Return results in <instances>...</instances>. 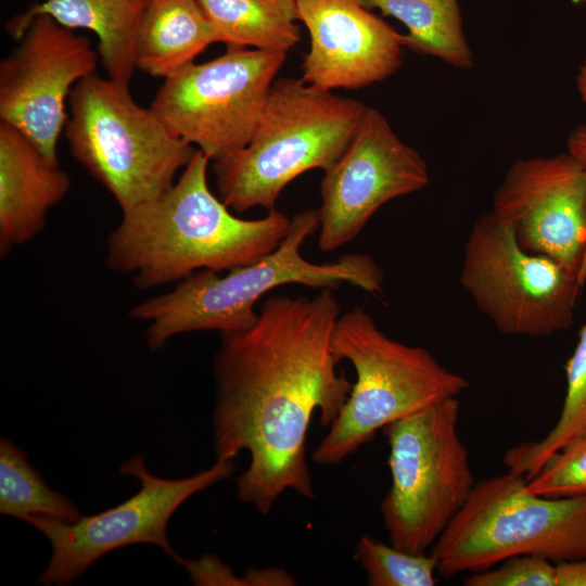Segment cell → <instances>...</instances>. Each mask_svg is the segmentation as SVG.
Masks as SVG:
<instances>
[{"label": "cell", "mask_w": 586, "mask_h": 586, "mask_svg": "<svg viewBox=\"0 0 586 586\" xmlns=\"http://www.w3.org/2000/svg\"><path fill=\"white\" fill-rule=\"evenodd\" d=\"M341 314L333 289L313 297L270 295L252 327L220 334L214 358L215 456L234 461L250 454L237 495L262 514L286 491L315 498L306 454L313 415L319 411L329 428L353 386L333 351Z\"/></svg>", "instance_id": "obj_1"}, {"label": "cell", "mask_w": 586, "mask_h": 586, "mask_svg": "<svg viewBox=\"0 0 586 586\" xmlns=\"http://www.w3.org/2000/svg\"><path fill=\"white\" fill-rule=\"evenodd\" d=\"M209 161L196 149L167 191L123 212L106 240L109 269L151 289L201 269L224 272L250 265L279 246L291 218L277 208L258 219L234 216L209 189Z\"/></svg>", "instance_id": "obj_2"}, {"label": "cell", "mask_w": 586, "mask_h": 586, "mask_svg": "<svg viewBox=\"0 0 586 586\" xmlns=\"http://www.w3.org/2000/svg\"><path fill=\"white\" fill-rule=\"evenodd\" d=\"M318 229L317 209L295 214L279 246L256 263L228 270H198L169 292L138 303L129 310L136 320L149 322L146 344L163 348L175 335L196 331L232 333L252 327L256 304L271 290L286 284L337 289L343 283L380 294L384 272L367 254H346L335 262L316 264L302 255L305 240Z\"/></svg>", "instance_id": "obj_3"}, {"label": "cell", "mask_w": 586, "mask_h": 586, "mask_svg": "<svg viewBox=\"0 0 586 586\" xmlns=\"http://www.w3.org/2000/svg\"><path fill=\"white\" fill-rule=\"evenodd\" d=\"M367 107L302 78L276 79L249 143L213 161L217 195L237 213L276 209L291 181L335 164Z\"/></svg>", "instance_id": "obj_4"}, {"label": "cell", "mask_w": 586, "mask_h": 586, "mask_svg": "<svg viewBox=\"0 0 586 586\" xmlns=\"http://www.w3.org/2000/svg\"><path fill=\"white\" fill-rule=\"evenodd\" d=\"M333 351L348 360L356 381L313 461L334 466L371 442L385 425L458 397L469 381L445 368L428 349L384 334L362 307L341 314L333 332Z\"/></svg>", "instance_id": "obj_5"}, {"label": "cell", "mask_w": 586, "mask_h": 586, "mask_svg": "<svg viewBox=\"0 0 586 586\" xmlns=\"http://www.w3.org/2000/svg\"><path fill=\"white\" fill-rule=\"evenodd\" d=\"M68 103L71 153L122 212L167 191L196 150L138 104L128 84L92 74L74 86Z\"/></svg>", "instance_id": "obj_6"}, {"label": "cell", "mask_w": 586, "mask_h": 586, "mask_svg": "<svg viewBox=\"0 0 586 586\" xmlns=\"http://www.w3.org/2000/svg\"><path fill=\"white\" fill-rule=\"evenodd\" d=\"M430 553L446 578L519 555L553 563L586 558V496H538L525 476L509 471L483 479Z\"/></svg>", "instance_id": "obj_7"}, {"label": "cell", "mask_w": 586, "mask_h": 586, "mask_svg": "<svg viewBox=\"0 0 586 586\" xmlns=\"http://www.w3.org/2000/svg\"><path fill=\"white\" fill-rule=\"evenodd\" d=\"M459 410L458 397H451L382 429L392 483L380 510L390 542L399 549L430 550L474 488Z\"/></svg>", "instance_id": "obj_8"}, {"label": "cell", "mask_w": 586, "mask_h": 586, "mask_svg": "<svg viewBox=\"0 0 586 586\" xmlns=\"http://www.w3.org/2000/svg\"><path fill=\"white\" fill-rule=\"evenodd\" d=\"M459 282L499 332L544 337L572 326L586 281L578 271L523 250L511 228L488 211L470 230Z\"/></svg>", "instance_id": "obj_9"}, {"label": "cell", "mask_w": 586, "mask_h": 586, "mask_svg": "<svg viewBox=\"0 0 586 586\" xmlns=\"http://www.w3.org/2000/svg\"><path fill=\"white\" fill-rule=\"evenodd\" d=\"M285 52L226 47L164 78L151 109L182 140L215 161L250 141Z\"/></svg>", "instance_id": "obj_10"}, {"label": "cell", "mask_w": 586, "mask_h": 586, "mask_svg": "<svg viewBox=\"0 0 586 586\" xmlns=\"http://www.w3.org/2000/svg\"><path fill=\"white\" fill-rule=\"evenodd\" d=\"M233 461L216 460L211 468L183 479H164L150 473L141 456L123 463L120 474L140 481V491L117 506L94 515H80L65 522L48 515H30L28 522L51 545L42 585H68L105 553L132 544H153L182 565V559L168 542L167 524L175 511L191 496L230 477Z\"/></svg>", "instance_id": "obj_11"}, {"label": "cell", "mask_w": 586, "mask_h": 586, "mask_svg": "<svg viewBox=\"0 0 586 586\" xmlns=\"http://www.w3.org/2000/svg\"><path fill=\"white\" fill-rule=\"evenodd\" d=\"M429 181L422 155L396 135L379 110L367 107L351 143L320 182V251L347 244L381 206L424 189Z\"/></svg>", "instance_id": "obj_12"}, {"label": "cell", "mask_w": 586, "mask_h": 586, "mask_svg": "<svg viewBox=\"0 0 586 586\" xmlns=\"http://www.w3.org/2000/svg\"><path fill=\"white\" fill-rule=\"evenodd\" d=\"M17 48L0 62V122L25 133L52 161L74 86L100 60L90 40L49 15L34 17Z\"/></svg>", "instance_id": "obj_13"}, {"label": "cell", "mask_w": 586, "mask_h": 586, "mask_svg": "<svg viewBox=\"0 0 586 586\" xmlns=\"http://www.w3.org/2000/svg\"><path fill=\"white\" fill-rule=\"evenodd\" d=\"M491 211L523 250L559 262L586 281V176L568 152L513 162Z\"/></svg>", "instance_id": "obj_14"}, {"label": "cell", "mask_w": 586, "mask_h": 586, "mask_svg": "<svg viewBox=\"0 0 586 586\" xmlns=\"http://www.w3.org/2000/svg\"><path fill=\"white\" fill-rule=\"evenodd\" d=\"M309 35L302 79L322 90H357L381 82L402 65L404 34L360 0H297Z\"/></svg>", "instance_id": "obj_15"}, {"label": "cell", "mask_w": 586, "mask_h": 586, "mask_svg": "<svg viewBox=\"0 0 586 586\" xmlns=\"http://www.w3.org/2000/svg\"><path fill=\"white\" fill-rule=\"evenodd\" d=\"M71 178L25 133L0 122V251L33 240L50 208L68 193Z\"/></svg>", "instance_id": "obj_16"}, {"label": "cell", "mask_w": 586, "mask_h": 586, "mask_svg": "<svg viewBox=\"0 0 586 586\" xmlns=\"http://www.w3.org/2000/svg\"><path fill=\"white\" fill-rule=\"evenodd\" d=\"M148 0H43L8 24L20 38L28 23L44 14L72 29H88L98 38L100 62L107 77L129 84L136 64V42Z\"/></svg>", "instance_id": "obj_17"}, {"label": "cell", "mask_w": 586, "mask_h": 586, "mask_svg": "<svg viewBox=\"0 0 586 586\" xmlns=\"http://www.w3.org/2000/svg\"><path fill=\"white\" fill-rule=\"evenodd\" d=\"M218 37L198 0H148L136 42L137 69L166 78Z\"/></svg>", "instance_id": "obj_18"}, {"label": "cell", "mask_w": 586, "mask_h": 586, "mask_svg": "<svg viewBox=\"0 0 586 586\" xmlns=\"http://www.w3.org/2000/svg\"><path fill=\"white\" fill-rule=\"evenodd\" d=\"M226 47L290 51L301 41L297 0H198Z\"/></svg>", "instance_id": "obj_19"}, {"label": "cell", "mask_w": 586, "mask_h": 586, "mask_svg": "<svg viewBox=\"0 0 586 586\" xmlns=\"http://www.w3.org/2000/svg\"><path fill=\"white\" fill-rule=\"evenodd\" d=\"M370 10L400 22L408 30L404 47L469 69L473 53L463 31L459 0H360Z\"/></svg>", "instance_id": "obj_20"}, {"label": "cell", "mask_w": 586, "mask_h": 586, "mask_svg": "<svg viewBox=\"0 0 586 586\" xmlns=\"http://www.w3.org/2000/svg\"><path fill=\"white\" fill-rule=\"evenodd\" d=\"M564 370L566 391L558 421L543 438L509 448L502 458L507 471L528 480L550 455L586 436V321Z\"/></svg>", "instance_id": "obj_21"}, {"label": "cell", "mask_w": 586, "mask_h": 586, "mask_svg": "<svg viewBox=\"0 0 586 586\" xmlns=\"http://www.w3.org/2000/svg\"><path fill=\"white\" fill-rule=\"evenodd\" d=\"M0 512L23 521L41 514L74 522L81 515L73 502L46 485L27 455L3 437L0 442Z\"/></svg>", "instance_id": "obj_22"}, {"label": "cell", "mask_w": 586, "mask_h": 586, "mask_svg": "<svg viewBox=\"0 0 586 586\" xmlns=\"http://www.w3.org/2000/svg\"><path fill=\"white\" fill-rule=\"evenodd\" d=\"M355 558L366 571L370 586H434L437 582L433 555L412 553L370 535L358 539Z\"/></svg>", "instance_id": "obj_23"}, {"label": "cell", "mask_w": 586, "mask_h": 586, "mask_svg": "<svg viewBox=\"0 0 586 586\" xmlns=\"http://www.w3.org/2000/svg\"><path fill=\"white\" fill-rule=\"evenodd\" d=\"M530 493L548 498L586 496V436L550 455L528 480Z\"/></svg>", "instance_id": "obj_24"}, {"label": "cell", "mask_w": 586, "mask_h": 586, "mask_svg": "<svg viewBox=\"0 0 586 586\" xmlns=\"http://www.w3.org/2000/svg\"><path fill=\"white\" fill-rule=\"evenodd\" d=\"M557 566L533 555L507 558L497 565L470 573L466 586H556Z\"/></svg>", "instance_id": "obj_25"}, {"label": "cell", "mask_w": 586, "mask_h": 586, "mask_svg": "<svg viewBox=\"0 0 586 586\" xmlns=\"http://www.w3.org/2000/svg\"><path fill=\"white\" fill-rule=\"evenodd\" d=\"M556 586H586V558L556 563Z\"/></svg>", "instance_id": "obj_26"}, {"label": "cell", "mask_w": 586, "mask_h": 586, "mask_svg": "<svg viewBox=\"0 0 586 586\" xmlns=\"http://www.w3.org/2000/svg\"><path fill=\"white\" fill-rule=\"evenodd\" d=\"M566 152L578 163L586 176V124L579 125L569 135Z\"/></svg>", "instance_id": "obj_27"}, {"label": "cell", "mask_w": 586, "mask_h": 586, "mask_svg": "<svg viewBox=\"0 0 586 586\" xmlns=\"http://www.w3.org/2000/svg\"><path fill=\"white\" fill-rule=\"evenodd\" d=\"M576 86L583 102L586 103V58L579 66L576 75Z\"/></svg>", "instance_id": "obj_28"}, {"label": "cell", "mask_w": 586, "mask_h": 586, "mask_svg": "<svg viewBox=\"0 0 586 586\" xmlns=\"http://www.w3.org/2000/svg\"><path fill=\"white\" fill-rule=\"evenodd\" d=\"M575 4H586V0H572Z\"/></svg>", "instance_id": "obj_29"}]
</instances>
